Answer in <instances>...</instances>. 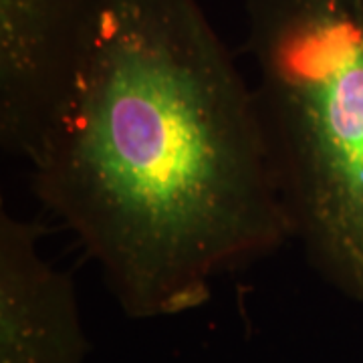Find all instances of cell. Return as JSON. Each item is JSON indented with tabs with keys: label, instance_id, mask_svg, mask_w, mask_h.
<instances>
[{
	"label": "cell",
	"instance_id": "6da1fadb",
	"mask_svg": "<svg viewBox=\"0 0 363 363\" xmlns=\"http://www.w3.org/2000/svg\"><path fill=\"white\" fill-rule=\"evenodd\" d=\"M26 162L131 319L196 309L291 240L257 91L198 0H89Z\"/></svg>",
	"mask_w": 363,
	"mask_h": 363
},
{
	"label": "cell",
	"instance_id": "7a4b0ae2",
	"mask_svg": "<svg viewBox=\"0 0 363 363\" xmlns=\"http://www.w3.org/2000/svg\"><path fill=\"white\" fill-rule=\"evenodd\" d=\"M291 240L363 305V0H245Z\"/></svg>",
	"mask_w": 363,
	"mask_h": 363
},
{
	"label": "cell",
	"instance_id": "3957f363",
	"mask_svg": "<svg viewBox=\"0 0 363 363\" xmlns=\"http://www.w3.org/2000/svg\"><path fill=\"white\" fill-rule=\"evenodd\" d=\"M89 0H0V143L28 160L75 59Z\"/></svg>",
	"mask_w": 363,
	"mask_h": 363
},
{
	"label": "cell",
	"instance_id": "277c9868",
	"mask_svg": "<svg viewBox=\"0 0 363 363\" xmlns=\"http://www.w3.org/2000/svg\"><path fill=\"white\" fill-rule=\"evenodd\" d=\"M40 226L0 214V363H83L75 283L40 252Z\"/></svg>",
	"mask_w": 363,
	"mask_h": 363
}]
</instances>
